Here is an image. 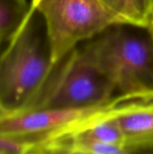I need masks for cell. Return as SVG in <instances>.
I'll use <instances>...</instances> for the list:
<instances>
[{
    "label": "cell",
    "instance_id": "obj_1",
    "mask_svg": "<svg viewBox=\"0 0 153 154\" xmlns=\"http://www.w3.org/2000/svg\"><path fill=\"white\" fill-rule=\"evenodd\" d=\"M55 65L44 21L31 6L24 22L0 53V106L5 114L26 109Z\"/></svg>",
    "mask_w": 153,
    "mask_h": 154
},
{
    "label": "cell",
    "instance_id": "obj_2",
    "mask_svg": "<svg viewBox=\"0 0 153 154\" xmlns=\"http://www.w3.org/2000/svg\"><path fill=\"white\" fill-rule=\"evenodd\" d=\"M80 48L118 95L153 100V38L148 27L115 24Z\"/></svg>",
    "mask_w": 153,
    "mask_h": 154
},
{
    "label": "cell",
    "instance_id": "obj_3",
    "mask_svg": "<svg viewBox=\"0 0 153 154\" xmlns=\"http://www.w3.org/2000/svg\"><path fill=\"white\" fill-rule=\"evenodd\" d=\"M119 95L78 46L59 61L34 101L26 108H85L109 104Z\"/></svg>",
    "mask_w": 153,
    "mask_h": 154
},
{
    "label": "cell",
    "instance_id": "obj_4",
    "mask_svg": "<svg viewBox=\"0 0 153 154\" xmlns=\"http://www.w3.org/2000/svg\"><path fill=\"white\" fill-rule=\"evenodd\" d=\"M31 6L44 21L54 64L79 43L112 25L126 23L101 0H32Z\"/></svg>",
    "mask_w": 153,
    "mask_h": 154
},
{
    "label": "cell",
    "instance_id": "obj_5",
    "mask_svg": "<svg viewBox=\"0 0 153 154\" xmlns=\"http://www.w3.org/2000/svg\"><path fill=\"white\" fill-rule=\"evenodd\" d=\"M136 97L119 95L107 105L85 108H31L0 117V136L32 147L50 138L70 131L77 125L111 107L136 100Z\"/></svg>",
    "mask_w": 153,
    "mask_h": 154
},
{
    "label": "cell",
    "instance_id": "obj_6",
    "mask_svg": "<svg viewBox=\"0 0 153 154\" xmlns=\"http://www.w3.org/2000/svg\"><path fill=\"white\" fill-rule=\"evenodd\" d=\"M128 152L153 149V100H133L115 114Z\"/></svg>",
    "mask_w": 153,
    "mask_h": 154
},
{
    "label": "cell",
    "instance_id": "obj_7",
    "mask_svg": "<svg viewBox=\"0 0 153 154\" xmlns=\"http://www.w3.org/2000/svg\"><path fill=\"white\" fill-rule=\"evenodd\" d=\"M114 14L126 23L149 27L152 10L150 0H101Z\"/></svg>",
    "mask_w": 153,
    "mask_h": 154
},
{
    "label": "cell",
    "instance_id": "obj_8",
    "mask_svg": "<svg viewBox=\"0 0 153 154\" xmlns=\"http://www.w3.org/2000/svg\"><path fill=\"white\" fill-rule=\"evenodd\" d=\"M31 9L28 0H0V42H7L19 30Z\"/></svg>",
    "mask_w": 153,
    "mask_h": 154
},
{
    "label": "cell",
    "instance_id": "obj_9",
    "mask_svg": "<svg viewBox=\"0 0 153 154\" xmlns=\"http://www.w3.org/2000/svg\"><path fill=\"white\" fill-rule=\"evenodd\" d=\"M13 153H27L26 145L15 140L0 136V154Z\"/></svg>",
    "mask_w": 153,
    "mask_h": 154
},
{
    "label": "cell",
    "instance_id": "obj_10",
    "mask_svg": "<svg viewBox=\"0 0 153 154\" xmlns=\"http://www.w3.org/2000/svg\"><path fill=\"white\" fill-rule=\"evenodd\" d=\"M149 30H150V32H151V36H152L153 38V16L152 18H151V23H150V25H149Z\"/></svg>",
    "mask_w": 153,
    "mask_h": 154
},
{
    "label": "cell",
    "instance_id": "obj_11",
    "mask_svg": "<svg viewBox=\"0 0 153 154\" xmlns=\"http://www.w3.org/2000/svg\"><path fill=\"white\" fill-rule=\"evenodd\" d=\"M4 115H5V112L1 108V106H0V117L2 116H4Z\"/></svg>",
    "mask_w": 153,
    "mask_h": 154
},
{
    "label": "cell",
    "instance_id": "obj_12",
    "mask_svg": "<svg viewBox=\"0 0 153 154\" xmlns=\"http://www.w3.org/2000/svg\"><path fill=\"white\" fill-rule=\"evenodd\" d=\"M151 2V10H152V16H153V0H150Z\"/></svg>",
    "mask_w": 153,
    "mask_h": 154
},
{
    "label": "cell",
    "instance_id": "obj_13",
    "mask_svg": "<svg viewBox=\"0 0 153 154\" xmlns=\"http://www.w3.org/2000/svg\"><path fill=\"white\" fill-rule=\"evenodd\" d=\"M1 44H2V42H0V45H1Z\"/></svg>",
    "mask_w": 153,
    "mask_h": 154
}]
</instances>
